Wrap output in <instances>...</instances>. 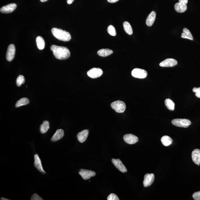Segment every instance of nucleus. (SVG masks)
Instances as JSON below:
<instances>
[{"label":"nucleus","mask_w":200,"mask_h":200,"mask_svg":"<svg viewBox=\"0 0 200 200\" xmlns=\"http://www.w3.org/2000/svg\"><path fill=\"white\" fill-rule=\"evenodd\" d=\"M174 7L176 11L179 13L184 12L186 11L187 9L186 5L179 2L176 3Z\"/></svg>","instance_id":"obj_20"},{"label":"nucleus","mask_w":200,"mask_h":200,"mask_svg":"<svg viewBox=\"0 0 200 200\" xmlns=\"http://www.w3.org/2000/svg\"><path fill=\"white\" fill-rule=\"evenodd\" d=\"M123 138L125 142L129 144H135L138 141V138L137 136L131 134H125Z\"/></svg>","instance_id":"obj_9"},{"label":"nucleus","mask_w":200,"mask_h":200,"mask_svg":"<svg viewBox=\"0 0 200 200\" xmlns=\"http://www.w3.org/2000/svg\"><path fill=\"white\" fill-rule=\"evenodd\" d=\"M50 128V123L49 122L47 121H44L40 126V132L42 134H45L48 131Z\"/></svg>","instance_id":"obj_24"},{"label":"nucleus","mask_w":200,"mask_h":200,"mask_svg":"<svg viewBox=\"0 0 200 200\" xmlns=\"http://www.w3.org/2000/svg\"><path fill=\"white\" fill-rule=\"evenodd\" d=\"M161 141L162 144L165 146H170L172 143V139L168 136H163L161 139Z\"/></svg>","instance_id":"obj_23"},{"label":"nucleus","mask_w":200,"mask_h":200,"mask_svg":"<svg viewBox=\"0 0 200 200\" xmlns=\"http://www.w3.org/2000/svg\"><path fill=\"white\" fill-rule=\"evenodd\" d=\"M48 1V0H40V1H41V2H46Z\"/></svg>","instance_id":"obj_37"},{"label":"nucleus","mask_w":200,"mask_h":200,"mask_svg":"<svg viewBox=\"0 0 200 200\" xmlns=\"http://www.w3.org/2000/svg\"><path fill=\"white\" fill-rule=\"evenodd\" d=\"M111 107L116 112L121 113L124 112L126 110V104L123 102L117 101L114 102L111 104Z\"/></svg>","instance_id":"obj_3"},{"label":"nucleus","mask_w":200,"mask_h":200,"mask_svg":"<svg viewBox=\"0 0 200 200\" xmlns=\"http://www.w3.org/2000/svg\"><path fill=\"white\" fill-rule=\"evenodd\" d=\"M15 47L14 44L9 45L6 53V58L7 61L10 62L14 59L15 54Z\"/></svg>","instance_id":"obj_8"},{"label":"nucleus","mask_w":200,"mask_h":200,"mask_svg":"<svg viewBox=\"0 0 200 200\" xmlns=\"http://www.w3.org/2000/svg\"><path fill=\"white\" fill-rule=\"evenodd\" d=\"M192 158L193 161L196 164H200V150L199 149H195L193 151Z\"/></svg>","instance_id":"obj_15"},{"label":"nucleus","mask_w":200,"mask_h":200,"mask_svg":"<svg viewBox=\"0 0 200 200\" xmlns=\"http://www.w3.org/2000/svg\"><path fill=\"white\" fill-rule=\"evenodd\" d=\"M107 31L109 34L112 36H115L116 35V32L115 28L113 25H110L108 27Z\"/></svg>","instance_id":"obj_28"},{"label":"nucleus","mask_w":200,"mask_h":200,"mask_svg":"<svg viewBox=\"0 0 200 200\" xmlns=\"http://www.w3.org/2000/svg\"><path fill=\"white\" fill-rule=\"evenodd\" d=\"M103 70L99 68H93L87 72V75L92 79L100 77L103 74Z\"/></svg>","instance_id":"obj_6"},{"label":"nucleus","mask_w":200,"mask_h":200,"mask_svg":"<svg viewBox=\"0 0 200 200\" xmlns=\"http://www.w3.org/2000/svg\"><path fill=\"white\" fill-rule=\"evenodd\" d=\"M110 3H114L117 2L119 0H107Z\"/></svg>","instance_id":"obj_35"},{"label":"nucleus","mask_w":200,"mask_h":200,"mask_svg":"<svg viewBox=\"0 0 200 200\" xmlns=\"http://www.w3.org/2000/svg\"><path fill=\"white\" fill-rule=\"evenodd\" d=\"M64 135V131L62 129L58 130H56L55 134L53 136L51 139V141L53 142H55L58 141V140L61 139L63 137Z\"/></svg>","instance_id":"obj_16"},{"label":"nucleus","mask_w":200,"mask_h":200,"mask_svg":"<svg viewBox=\"0 0 200 200\" xmlns=\"http://www.w3.org/2000/svg\"><path fill=\"white\" fill-rule=\"evenodd\" d=\"M17 5L15 3H10L3 6L0 9V11L3 14H9L16 10Z\"/></svg>","instance_id":"obj_11"},{"label":"nucleus","mask_w":200,"mask_h":200,"mask_svg":"<svg viewBox=\"0 0 200 200\" xmlns=\"http://www.w3.org/2000/svg\"><path fill=\"white\" fill-rule=\"evenodd\" d=\"M74 0H67V3L68 4L70 5L74 2Z\"/></svg>","instance_id":"obj_36"},{"label":"nucleus","mask_w":200,"mask_h":200,"mask_svg":"<svg viewBox=\"0 0 200 200\" xmlns=\"http://www.w3.org/2000/svg\"><path fill=\"white\" fill-rule=\"evenodd\" d=\"M165 105H166L167 108L168 110L173 111L174 109V102L172 101L171 100L169 99H167L165 100Z\"/></svg>","instance_id":"obj_27"},{"label":"nucleus","mask_w":200,"mask_h":200,"mask_svg":"<svg viewBox=\"0 0 200 200\" xmlns=\"http://www.w3.org/2000/svg\"><path fill=\"white\" fill-rule=\"evenodd\" d=\"M113 53V51L112 50L108 49H103L98 50L97 54L101 57H106L111 55Z\"/></svg>","instance_id":"obj_19"},{"label":"nucleus","mask_w":200,"mask_h":200,"mask_svg":"<svg viewBox=\"0 0 200 200\" xmlns=\"http://www.w3.org/2000/svg\"><path fill=\"white\" fill-rule=\"evenodd\" d=\"M30 101L28 98H21L19 101H18L15 105L16 108H18L20 106H23L29 104Z\"/></svg>","instance_id":"obj_26"},{"label":"nucleus","mask_w":200,"mask_h":200,"mask_svg":"<svg viewBox=\"0 0 200 200\" xmlns=\"http://www.w3.org/2000/svg\"><path fill=\"white\" fill-rule=\"evenodd\" d=\"M79 174L83 179L86 180L90 179L92 177H94L96 175L95 172L88 170L81 169Z\"/></svg>","instance_id":"obj_7"},{"label":"nucleus","mask_w":200,"mask_h":200,"mask_svg":"<svg viewBox=\"0 0 200 200\" xmlns=\"http://www.w3.org/2000/svg\"><path fill=\"white\" fill-rule=\"evenodd\" d=\"M31 200H42L43 199L41 197L38 195L37 194H35L32 195Z\"/></svg>","instance_id":"obj_33"},{"label":"nucleus","mask_w":200,"mask_h":200,"mask_svg":"<svg viewBox=\"0 0 200 200\" xmlns=\"http://www.w3.org/2000/svg\"><path fill=\"white\" fill-rule=\"evenodd\" d=\"M192 197L194 200H200V191L194 192L193 194Z\"/></svg>","instance_id":"obj_31"},{"label":"nucleus","mask_w":200,"mask_h":200,"mask_svg":"<svg viewBox=\"0 0 200 200\" xmlns=\"http://www.w3.org/2000/svg\"><path fill=\"white\" fill-rule=\"evenodd\" d=\"M112 161L114 166L117 168L122 173L126 172L127 171V169L123 164L122 161L119 159H112Z\"/></svg>","instance_id":"obj_13"},{"label":"nucleus","mask_w":200,"mask_h":200,"mask_svg":"<svg viewBox=\"0 0 200 200\" xmlns=\"http://www.w3.org/2000/svg\"><path fill=\"white\" fill-rule=\"evenodd\" d=\"M193 91L195 93V96L196 97L200 98V89L199 88H194L193 89Z\"/></svg>","instance_id":"obj_32"},{"label":"nucleus","mask_w":200,"mask_h":200,"mask_svg":"<svg viewBox=\"0 0 200 200\" xmlns=\"http://www.w3.org/2000/svg\"><path fill=\"white\" fill-rule=\"evenodd\" d=\"M50 50L53 53L54 56L58 59H68L70 56V51L66 47L52 45L50 47Z\"/></svg>","instance_id":"obj_1"},{"label":"nucleus","mask_w":200,"mask_h":200,"mask_svg":"<svg viewBox=\"0 0 200 200\" xmlns=\"http://www.w3.org/2000/svg\"><path fill=\"white\" fill-rule=\"evenodd\" d=\"M1 200H8L9 199H6V198H1Z\"/></svg>","instance_id":"obj_38"},{"label":"nucleus","mask_w":200,"mask_h":200,"mask_svg":"<svg viewBox=\"0 0 200 200\" xmlns=\"http://www.w3.org/2000/svg\"><path fill=\"white\" fill-rule=\"evenodd\" d=\"M16 82L17 86H21L25 82V79L24 76L22 75H20L18 77L17 79H16Z\"/></svg>","instance_id":"obj_29"},{"label":"nucleus","mask_w":200,"mask_h":200,"mask_svg":"<svg viewBox=\"0 0 200 200\" xmlns=\"http://www.w3.org/2000/svg\"><path fill=\"white\" fill-rule=\"evenodd\" d=\"M178 62L176 60L169 58L160 63L159 66L162 67H172L176 66Z\"/></svg>","instance_id":"obj_10"},{"label":"nucleus","mask_w":200,"mask_h":200,"mask_svg":"<svg viewBox=\"0 0 200 200\" xmlns=\"http://www.w3.org/2000/svg\"><path fill=\"white\" fill-rule=\"evenodd\" d=\"M34 166L37 168L39 172L42 173V174H46V172L43 170L41 159H40L38 154H35L34 156Z\"/></svg>","instance_id":"obj_14"},{"label":"nucleus","mask_w":200,"mask_h":200,"mask_svg":"<svg viewBox=\"0 0 200 200\" xmlns=\"http://www.w3.org/2000/svg\"><path fill=\"white\" fill-rule=\"evenodd\" d=\"M131 74L132 76L134 78L139 79H144L146 77L148 73L146 70L143 69L135 68L132 70Z\"/></svg>","instance_id":"obj_5"},{"label":"nucleus","mask_w":200,"mask_h":200,"mask_svg":"<svg viewBox=\"0 0 200 200\" xmlns=\"http://www.w3.org/2000/svg\"><path fill=\"white\" fill-rule=\"evenodd\" d=\"M172 124L174 126L182 127V128H188L191 124L190 120L186 119H176L172 120Z\"/></svg>","instance_id":"obj_4"},{"label":"nucleus","mask_w":200,"mask_h":200,"mask_svg":"<svg viewBox=\"0 0 200 200\" xmlns=\"http://www.w3.org/2000/svg\"><path fill=\"white\" fill-rule=\"evenodd\" d=\"M123 26L125 32L129 35H132L133 32L132 27L130 23L128 22H125L123 23Z\"/></svg>","instance_id":"obj_25"},{"label":"nucleus","mask_w":200,"mask_h":200,"mask_svg":"<svg viewBox=\"0 0 200 200\" xmlns=\"http://www.w3.org/2000/svg\"><path fill=\"white\" fill-rule=\"evenodd\" d=\"M108 200H119V198L115 194H111L109 195L107 198Z\"/></svg>","instance_id":"obj_30"},{"label":"nucleus","mask_w":200,"mask_h":200,"mask_svg":"<svg viewBox=\"0 0 200 200\" xmlns=\"http://www.w3.org/2000/svg\"><path fill=\"white\" fill-rule=\"evenodd\" d=\"M153 174H147L144 176L143 182V186L145 187L150 186L154 182V179Z\"/></svg>","instance_id":"obj_12"},{"label":"nucleus","mask_w":200,"mask_h":200,"mask_svg":"<svg viewBox=\"0 0 200 200\" xmlns=\"http://www.w3.org/2000/svg\"><path fill=\"white\" fill-rule=\"evenodd\" d=\"M36 45L38 49L42 50L45 46V42L44 39L41 36H38L36 38Z\"/></svg>","instance_id":"obj_22"},{"label":"nucleus","mask_w":200,"mask_h":200,"mask_svg":"<svg viewBox=\"0 0 200 200\" xmlns=\"http://www.w3.org/2000/svg\"><path fill=\"white\" fill-rule=\"evenodd\" d=\"M89 134L88 130H84L78 133L77 135V138L78 141L81 143L84 142L86 141Z\"/></svg>","instance_id":"obj_17"},{"label":"nucleus","mask_w":200,"mask_h":200,"mask_svg":"<svg viewBox=\"0 0 200 200\" xmlns=\"http://www.w3.org/2000/svg\"><path fill=\"white\" fill-rule=\"evenodd\" d=\"M181 38L192 40V41L194 40V38L193 37L191 33L188 29L186 28H183V33L182 34Z\"/></svg>","instance_id":"obj_21"},{"label":"nucleus","mask_w":200,"mask_h":200,"mask_svg":"<svg viewBox=\"0 0 200 200\" xmlns=\"http://www.w3.org/2000/svg\"><path fill=\"white\" fill-rule=\"evenodd\" d=\"M179 2L180 3L186 5L188 2V0H179Z\"/></svg>","instance_id":"obj_34"},{"label":"nucleus","mask_w":200,"mask_h":200,"mask_svg":"<svg viewBox=\"0 0 200 200\" xmlns=\"http://www.w3.org/2000/svg\"><path fill=\"white\" fill-rule=\"evenodd\" d=\"M156 17V12L154 11H153L149 14L147 18L146 23L147 26H152L153 25L154 21H155Z\"/></svg>","instance_id":"obj_18"},{"label":"nucleus","mask_w":200,"mask_h":200,"mask_svg":"<svg viewBox=\"0 0 200 200\" xmlns=\"http://www.w3.org/2000/svg\"><path fill=\"white\" fill-rule=\"evenodd\" d=\"M51 31L54 37L60 41L68 42L71 39V36L70 33L61 29L53 28L52 29Z\"/></svg>","instance_id":"obj_2"}]
</instances>
